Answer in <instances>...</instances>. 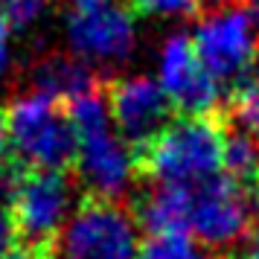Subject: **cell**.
Wrapping results in <instances>:
<instances>
[{"mask_svg":"<svg viewBox=\"0 0 259 259\" xmlns=\"http://www.w3.org/2000/svg\"><path fill=\"white\" fill-rule=\"evenodd\" d=\"M247 12L253 18V24L259 26V0H247Z\"/></svg>","mask_w":259,"mask_h":259,"instance_id":"ffe728a7","label":"cell"},{"mask_svg":"<svg viewBox=\"0 0 259 259\" xmlns=\"http://www.w3.org/2000/svg\"><path fill=\"white\" fill-rule=\"evenodd\" d=\"M224 117H175L152 143L134 152L137 181L192 187L224 169Z\"/></svg>","mask_w":259,"mask_h":259,"instance_id":"6da1fadb","label":"cell"},{"mask_svg":"<svg viewBox=\"0 0 259 259\" xmlns=\"http://www.w3.org/2000/svg\"><path fill=\"white\" fill-rule=\"evenodd\" d=\"M134 12L146 15V18H157V21H181V18H192L201 9L198 0H128Z\"/></svg>","mask_w":259,"mask_h":259,"instance_id":"5bb4252c","label":"cell"},{"mask_svg":"<svg viewBox=\"0 0 259 259\" xmlns=\"http://www.w3.org/2000/svg\"><path fill=\"white\" fill-rule=\"evenodd\" d=\"M70 56L94 67H119L137 50V24L119 0H70L61 21Z\"/></svg>","mask_w":259,"mask_h":259,"instance_id":"8992f818","label":"cell"},{"mask_svg":"<svg viewBox=\"0 0 259 259\" xmlns=\"http://www.w3.org/2000/svg\"><path fill=\"white\" fill-rule=\"evenodd\" d=\"M50 3H56V0H3V12L12 21V26L26 29V26H32L41 18V12Z\"/></svg>","mask_w":259,"mask_h":259,"instance_id":"9a60e30c","label":"cell"},{"mask_svg":"<svg viewBox=\"0 0 259 259\" xmlns=\"http://www.w3.org/2000/svg\"><path fill=\"white\" fill-rule=\"evenodd\" d=\"M256 61H259V56H256Z\"/></svg>","mask_w":259,"mask_h":259,"instance_id":"44dd1931","label":"cell"},{"mask_svg":"<svg viewBox=\"0 0 259 259\" xmlns=\"http://www.w3.org/2000/svg\"><path fill=\"white\" fill-rule=\"evenodd\" d=\"M6 166V125H3V114H0V175Z\"/></svg>","mask_w":259,"mask_h":259,"instance_id":"d6986e66","label":"cell"},{"mask_svg":"<svg viewBox=\"0 0 259 259\" xmlns=\"http://www.w3.org/2000/svg\"><path fill=\"white\" fill-rule=\"evenodd\" d=\"M9 178L26 172H73L76 131L67 108L41 94H21L3 111Z\"/></svg>","mask_w":259,"mask_h":259,"instance_id":"7a4b0ae2","label":"cell"},{"mask_svg":"<svg viewBox=\"0 0 259 259\" xmlns=\"http://www.w3.org/2000/svg\"><path fill=\"white\" fill-rule=\"evenodd\" d=\"M67 114L76 131L73 175L82 192L96 198L128 201L134 195V181H137L134 154L111 122L105 96L94 91L70 102Z\"/></svg>","mask_w":259,"mask_h":259,"instance_id":"3957f363","label":"cell"},{"mask_svg":"<svg viewBox=\"0 0 259 259\" xmlns=\"http://www.w3.org/2000/svg\"><path fill=\"white\" fill-rule=\"evenodd\" d=\"M230 128L247 134L259 143V79H245L230 96V105L222 114Z\"/></svg>","mask_w":259,"mask_h":259,"instance_id":"4fadbf2b","label":"cell"},{"mask_svg":"<svg viewBox=\"0 0 259 259\" xmlns=\"http://www.w3.org/2000/svg\"><path fill=\"white\" fill-rule=\"evenodd\" d=\"M137 215L128 201L84 195L59 236V259H137Z\"/></svg>","mask_w":259,"mask_h":259,"instance_id":"52a82bcc","label":"cell"},{"mask_svg":"<svg viewBox=\"0 0 259 259\" xmlns=\"http://www.w3.org/2000/svg\"><path fill=\"white\" fill-rule=\"evenodd\" d=\"M108 114L117 134L125 140L131 154L152 143L172 122V102L152 76H122L114 79L105 94Z\"/></svg>","mask_w":259,"mask_h":259,"instance_id":"30bf717a","label":"cell"},{"mask_svg":"<svg viewBox=\"0 0 259 259\" xmlns=\"http://www.w3.org/2000/svg\"><path fill=\"white\" fill-rule=\"evenodd\" d=\"M12 21L6 18V12L0 9V79L12 70L15 61V50H12Z\"/></svg>","mask_w":259,"mask_h":259,"instance_id":"2e32d148","label":"cell"},{"mask_svg":"<svg viewBox=\"0 0 259 259\" xmlns=\"http://www.w3.org/2000/svg\"><path fill=\"white\" fill-rule=\"evenodd\" d=\"M137 259H233V253H215L184 233H157L143 239Z\"/></svg>","mask_w":259,"mask_h":259,"instance_id":"7c38bea8","label":"cell"},{"mask_svg":"<svg viewBox=\"0 0 259 259\" xmlns=\"http://www.w3.org/2000/svg\"><path fill=\"white\" fill-rule=\"evenodd\" d=\"M0 189H6V210L18 245H59L61 230L82 198L73 172H26L15 178L3 172Z\"/></svg>","mask_w":259,"mask_h":259,"instance_id":"277c9868","label":"cell"},{"mask_svg":"<svg viewBox=\"0 0 259 259\" xmlns=\"http://www.w3.org/2000/svg\"><path fill=\"white\" fill-rule=\"evenodd\" d=\"M15 245H18V236H15L12 219H9V210H6V201H0V259L9 256Z\"/></svg>","mask_w":259,"mask_h":259,"instance_id":"e0dca14e","label":"cell"},{"mask_svg":"<svg viewBox=\"0 0 259 259\" xmlns=\"http://www.w3.org/2000/svg\"><path fill=\"white\" fill-rule=\"evenodd\" d=\"M32 94L50 96L61 105H70L82 96L99 91L96 70H91L84 61H79L70 53H50L29 70Z\"/></svg>","mask_w":259,"mask_h":259,"instance_id":"8fae6325","label":"cell"},{"mask_svg":"<svg viewBox=\"0 0 259 259\" xmlns=\"http://www.w3.org/2000/svg\"><path fill=\"white\" fill-rule=\"evenodd\" d=\"M157 84L181 117L219 114L222 82H215L201 64L187 32H172L157 53Z\"/></svg>","mask_w":259,"mask_h":259,"instance_id":"9c48e42d","label":"cell"},{"mask_svg":"<svg viewBox=\"0 0 259 259\" xmlns=\"http://www.w3.org/2000/svg\"><path fill=\"white\" fill-rule=\"evenodd\" d=\"M6 259H59L56 245H15Z\"/></svg>","mask_w":259,"mask_h":259,"instance_id":"ac0fdd59","label":"cell"},{"mask_svg":"<svg viewBox=\"0 0 259 259\" xmlns=\"http://www.w3.org/2000/svg\"><path fill=\"white\" fill-rule=\"evenodd\" d=\"M189 38L201 64L215 82L242 79L250 61L259 56L256 24L242 6H224V9L210 12L198 21Z\"/></svg>","mask_w":259,"mask_h":259,"instance_id":"ba28073f","label":"cell"},{"mask_svg":"<svg viewBox=\"0 0 259 259\" xmlns=\"http://www.w3.org/2000/svg\"><path fill=\"white\" fill-rule=\"evenodd\" d=\"M256 219V201L224 172L187 187V236L215 253L245 245Z\"/></svg>","mask_w":259,"mask_h":259,"instance_id":"5b68a950","label":"cell"}]
</instances>
